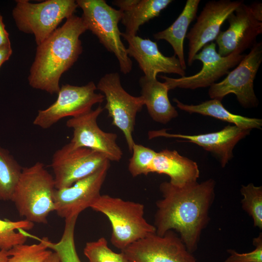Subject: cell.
<instances>
[{
	"label": "cell",
	"mask_w": 262,
	"mask_h": 262,
	"mask_svg": "<svg viewBox=\"0 0 262 262\" xmlns=\"http://www.w3.org/2000/svg\"><path fill=\"white\" fill-rule=\"evenodd\" d=\"M215 182L209 179L183 187L164 181L159 187L163 198L156 202V233L163 236L175 230L191 253L197 247L201 232L208 224L214 198Z\"/></svg>",
	"instance_id": "6da1fadb"
},
{
	"label": "cell",
	"mask_w": 262,
	"mask_h": 262,
	"mask_svg": "<svg viewBox=\"0 0 262 262\" xmlns=\"http://www.w3.org/2000/svg\"><path fill=\"white\" fill-rule=\"evenodd\" d=\"M86 30L82 18L73 15L38 45L28 78L29 85L51 95L58 94L61 76L82 52L80 36Z\"/></svg>",
	"instance_id": "7a4b0ae2"
},
{
	"label": "cell",
	"mask_w": 262,
	"mask_h": 262,
	"mask_svg": "<svg viewBox=\"0 0 262 262\" xmlns=\"http://www.w3.org/2000/svg\"><path fill=\"white\" fill-rule=\"evenodd\" d=\"M53 177L43 163L22 168L11 200L20 216L33 223L47 224L48 216L54 211L55 190Z\"/></svg>",
	"instance_id": "3957f363"
},
{
	"label": "cell",
	"mask_w": 262,
	"mask_h": 262,
	"mask_svg": "<svg viewBox=\"0 0 262 262\" xmlns=\"http://www.w3.org/2000/svg\"><path fill=\"white\" fill-rule=\"evenodd\" d=\"M90 208L109 219L112 227L111 242L121 250L156 233L154 226L144 217V205L141 203L100 195Z\"/></svg>",
	"instance_id": "277c9868"
},
{
	"label": "cell",
	"mask_w": 262,
	"mask_h": 262,
	"mask_svg": "<svg viewBox=\"0 0 262 262\" xmlns=\"http://www.w3.org/2000/svg\"><path fill=\"white\" fill-rule=\"evenodd\" d=\"M78 6L82 11V17L87 30L98 38L100 43L116 57L122 73H130L132 62L127 48L121 39L118 27L122 13L107 4L105 0H77Z\"/></svg>",
	"instance_id": "5b68a950"
},
{
	"label": "cell",
	"mask_w": 262,
	"mask_h": 262,
	"mask_svg": "<svg viewBox=\"0 0 262 262\" xmlns=\"http://www.w3.org/2000/svg\"><path fill=\"white\" fill-rule=\"evenodd\" d=\"M12 16L19 31L33 34L38 46L47 39L65 18L78 7L74 0H47L37 3L16 0Z\"/></svg>",
	"instance_id": "8992f818"
},
{
	"label": "cell",
	"mask_w": 262,
	"mask_h": 262,
	"mask_svg": "<svg viewBox=\"0 0 262 262\" xmlns=\"http://www.w3.org/2000/svg\"><path fill=\"white\" fill-rule=\"evenodd\" d=\"M97 89L103 93L106 100L104 109L112 119V125L120 129L125 136L129 150L131 152L135 143L132 132L136 114L144 105L141 96L129 94L122 87L117 72L107 73L102 77Z\"/></svg>",
	"instance_id": "52a82bcc"
},
{
	"label": "cell",
	"mask_w": 262,
	"mask_h": 262,
	"mask_svg": "<svg viewBox=\"0 0 262 262\" xmlns=\"http://www.w3.org/2000/svg\"><path fill=\"white\" fill-rule=\"evenodd\" d=\"M262 62V43L256 42L223 80L210 87L209 97L221 101L224 97L233 93L243 107H256L258 100L254 92L253 82Z\"/></svg>",
	"instance_id": "ba28073f"
},
{
	"label": "cell",
	"mask_w": 262,
	"mask_h": 262,
	"mask_svg": "<svg viewBox=\"0 0 262 262\" xmlns=\"http://www.w3.org/2000/svg\"><path fill=\"white\" fill-rule=\"evenodd\" d=\"M96 90L93 82L82 86L63 84L56 100L46 109L38 111L33 124L48 129L64 117H76L90 111L94 105L101 103L105 98L104 95L96 93Z\"/></svg>",
	"instance_id": "9c48e42d"
},
{
	"label": "cell",
	"mask_w": 262,
	"mask_h": 262,
	"mask_svg": "<svg viewBox=\"0 0 262 262\" xmlns=\"http://www.w3.org/2000/svg\"><path fill=\"white\" fill-rule=\"evenodd\" d=\"M108 161L101 153L86 147H74L69 142L52 156L51 166L55 188L71 186L98 170Z\"/></svg>",
	"instance_id": "30bf717a"
},
{
	"label": "cell",
	"mask_w": 262,
	"mask_h": 262,
	"mask_svg": "<svg viewBox=\"0 0 262 262\" xmlns=\"http://www.w3.org/2000/svg\"><path fill=\"white\" fill-rule=\"evenodd\" d=\"M121 251L129 262H197L173 230L163 236L150 234Z\"/></svg>",
	"instance_id": "8fae6325"
},
{
	"label": "cell",
	"mask_w": 262,
	"mask_h": 262,
	"mask_svg": "<svg viewBox=\"0 0 262 262\" xmlns=\"http://www.w3.org/2000/svg\"><path fill=\"white\" fill-rule=\"evenodd\" d=\"M244 56L234 52L222 56L216 50V44L211 42L203 47L194 57V61L199 60L202 63L201 70L197 73L179 78L165 76L160 77L164 80L169 90L176 88L196 89L210 87L221 77L228 74L230 69L237 66Z\"/></svg>",
	"instance_id": "7c38bea8"
},
{
	"label": "cell",
	"mask_w": 262,
	"mask_h": 262,
	"mask_svg": "<svg viewBox=\"0 0 262 262\" xmlns=\"http://www.w3.org/2000/svg\"><path fill=\"white\" fill-rule=\"evenodd\" d=\"M103 110L99 105L95 110L68 119L66 126L73 130L70 143L74 147H86L101 153L110 161L118 162L123 152L116 143V134L104 131L97 123Z\"/></svg>",
	"instance_id": "4fadbf2b"
},
{
	"label": "cell",
	"mask_w": 262,
	"mask_h": 262,
	"mask_svg": "<svg viewBox=\"0 0 262 262\" xmlns=\"http://www.w3.org/2000/svg\"><path fill=\"white\" fill-rule=\"evenodd\" d=\"M110 166L108 161L92 174L82 179L69 187L55 189L53 200L57 215L67 220L90 208L99 196L100 190Z\"/></svg>",
	"instance_id": "5bb4252c"
},
{
	"label": "cell",
	"mask_w": 262,
	"mask_h": 262,
	"mask_svg": "<svg viewBox=\"0 0 262 262\" xmlns=\"http://www.w3.org/2000/svg\"><path fill=\"white\" fill-rule=\"evenodd\" d=\"M243 2V0H219L205 4L186 35L188 40L189 66L193 64L195 56L203 47L215 40L224 22Z\"/></svg>",
	"instance_id": "9a60e30c"
},
{
	"label": "cell",
	"mask_w": 262,
	"mask_h": 262,
	"mask_svg": "<svg viewBox=\"0 0 262 262\" xmlns=\"http://www.w3.org/2000/svg\"><path fill=\"white\" fill-rule=\"evenodd\" d=\"M229 27L220 31L215 39L218 53L226 56L232 53H242L251 49L262 33V22L252 15L248 5L243 2L227 19Z\"/></svg>",
	"instance_id": "2e32d148"
},
{
	"label": "cell",
	"mask_w": 262,
	"mask_h": 262,
	"mask_svg": "<svg viewBox=\"0 0 262 262\" xmlns=\"http://www.w3.org/2000/svg\"><path fill=\"white\" fill-rule=\"evenodd\" d=\"M121 36L128 43L127 52L129 56L136 60L145 77L156 78L159 73L176 74L180 77L185 76V71L176 56L167 57L163 55L156 42L124 33H121Z\"/></svg>",
	"instance_id": "e0dca14e"
},
{
	"label": "cell",
	"mask_w": 262,
	"mask_h": 262,
	"mask_svg": "<svg viewBox=\"0 0 262 262\" xmlns=\"http://www.w3.org/2000/svg\"><path fill=\"white\" fill-rule=\"evenodd\" d=\"M250 130H243L235 125H228L214 132L197 135L172 134L165 130L149 131V139L158 137L177 138L186 140L184 142L196 144L205 150L214 154L224 167L233 157V149L238 142L249 134Z\"/></svg>",
	"instance_id": "ac0fdd59"
},
{
	"label": "cell",
	"mask_w": 262,
	"mask_h": 262,
	"mask_svg": "<svg viewBox=\"0 0 262 262\" xmlns=\"http://www.w3.org/2000/svg\"><path fill=\"white\" fill-rule=\"evenodd\" d=\"M150 173L166 175L171 184L180 187L197 182L199 176L195 162L167 149L156 152L148 169Z\"/></svg>",
	"instance_id": "d6986e66"
},
{
	"label": "cell",
	"mask_w": 262,
	"mask_h": 262,
	"mask_svg": "<svg viewBox=\"0 0 262 262\" xmlns=\"http://www.w3.org/2000/svg\"><path fill=\"white\" fill-rule=\"evenodd\" d=\"M172 0H116L113 4L119 8L121 23L125 27V33L136 35L140 27L158 16Z\"/></svg>",
	"instance_id": "ffe728a7"
},
{
	"label": "cell",
	"mask_w": 262,
	"mask_h": 262,
	"mask_svg": "<svg viewBox=\"0 0 262 262\" xmlns=\"http://www.w3.org/2000/svg\"><path fill=\"white\" fill-rule=\"evenodd\" d=\"M139 83L140 96L153 120L166 124L178 116L177 111L169 100V89L164 82L143 76L140 78Z\"/></svg>",
	"instance_id": "44dd1931"
},
{
	"label": "cell",
	"mask_w": 262,
	"mask_h": 262,
	"mask_svg": "<svg viewBox=\"0 0 262 262\" xmlns=\"http://www.w3.org/2000/svg\"><path fill=\"white\" fill-rule=\"evenodd\" d=\"M200 0H187L185 6L173 24L166 29L153 34L157 40H164L172 46L174 55L177 56L181 66L186 69L183 42L190 23L196 17Z\"/></svg>",
	"instance_id": "7402d4cb"
},
{
	"label": "cell",
	"mask_w": 262,
	"mask_h": 262,
	"mask_svg": "<svg viewBox=\"0 0 262 262\" xmlns=\"http://www.w3.org/2000/svg\"><path fill=\"white\" fill-rule=\"evenodd\" d=\"M173 100L181 110L190 114L197 113L212 116L232 123L243 130L251 131L252 129H261L262 126L261 119L249 118L232 114L224 107L221 100L217 99H212L197 105L185 104L176 98H173Z\"/></svg>",
	"instance_id": "603a6c76"
},
{
	"label": "cell",
	"mask_w": 262,
	"mask_h": 262,
	"mask_svg": "<svg viewBox=\"0 0 262 262\" xmlns=\"http://www.w3.org/2000/svg\"><path fill=\"white\" fill-rule=\"evenodd\" d=\"M22 168L10 152L0 146V200H11Z\"/></svg>",
	"instance_id": "cb8c5ba5"
},
{
	"label": "cell",
	"mask_w": 262,
	"mask_h": 262,
	"mask_svg": "<svg viewBox=\"0 0 262 262\" xmlns=\"http://www.w3.org/2000/svg\"><path fill=\"white\" fill-rule=\"evenodd\" d=\"M34 223L26 219L11 221L0 219V249L8 251L14 246L25 244L27 236L17 229L30 230Z\"/></svg>",
	"instance_id": "d4e9b609"
},
{
	"label": "cell",
	"mask_w": 262,
	"mask_h": 262,
	"mask_svg": "<svg viewBox=\"0 0 262 262\" xmlns=\"http://www.w3.org/2000/svg\"><path fill=\"white\" fill-rule=\"evenodd\" d=\"M240 192L243 196L241 200L243 209L253 219L255 227L262 229V187L253 183L242 185Z\"/></svg>",
	"instance_id": "484cf974"
},
{
	"label": "cell",
	"mask_w": 262,
	"mask_h": 262,
	"mask_svg": "<svg viewBox=\"0 0 262 262\" xmlns=\"http://www.w3.org/2000/svg\"><path fill=\"white\" fill-rule=\"evenodd\" d=\"M40 240L38 244H21L8 251V262H43L52 252Z\"/></svg>",
	"instance_id": "4316f807"
},
{
	"label": "cell",
	"mask_w": 262,
	"mask_h": 262,
	"mask_svg": "<svg viewBox=\"0 0 262 262\" xmlns=\"http://www.w3.org/2000/svg\"><path fill=\"white\" fill-rule=\"evenodd\" d=\"M83 253L88 262H129L122 252L116 253L111 250L103 237L86 243Z\"/></svg>",
	"instance_id": "83f0119b"
},
{
	"label": "cell",
	"mask_w": 262,
	"mask_h": 262,
	"mask_svg": "<svg viewBox=\"0 0 262 262\" xmlns=\"http://www.w3.org/2000/svg\"><path fill=\"white\" fill-rule=\"evenodd\" d=\"M75 228L72 225L65 226L60 240L53 243L49 240L45 241L48 248L55 252L60 262H82L78 255L74 240Z\"/></svg>",
	"instance_id": "f1b7e54d"
},
{
	"label": "cell",
	"mask_w": 262,
	"mask_h": 262,
	"mask_svg": "<svg viewBox=\"0 0 262 262\" xmlns=\"http://www.w3.org/2000/svg\"><path fill=\"white\" fill-rule=\"evenodd\" d=\"M132 155L128 166L131 175L135 177L141 175L148 174L149 167L156 155L153 149L134 143L132 148Z\"/></svg>",
	"instance_id": "f546056e"
},
{
	"label": "cell",
	"mask_w": 262,
	"mask_h": 262,
	"mask_svg": "<svg viewBox=\"0 0 262 262\" xmlns=\"http://www.w3.org/2000/svg\"><path fill=\"white\" fill-rule=\"evenodd\" d=\"M255 248L252 251L239 253L233 249H228L230 255L224 262H262V234L253 239Z\"/></svg>",
	"instance_id": "4dcf8cb0"
},
{
	"label": "cell",
	"mask_w": 262,
	"mask_h": 262,
	"mask_svg": "<svg viewBox=\"0 0 262 262\" xmlns=\"http://www.w3.org/2000/svg\"><path fill=\"white\" fill-rule=\"evenodd\" d=\"M11 46L9 33L5 28L2 16L0 14V47Z\"/></svg>",
	"instance_id": "1f68e13d"
},
{
	"label": "cell",
	"mask_w": 262,
	"mask_h": 262,
	"mask_svg": "<svg viewBox=\"0 0 262 262\" xmlns=\"http://www.w3.org/2000/svg\"><path fill=\"white\" fill-rule=\"evenodd\" d=\"M250 12L254 17L259 21L262 22V4L259 2H254L248 5Z\"/></svg>",
	"instance_id": "d6a6232c"
},
{
	"label": "cell",
	"mask_w": 262,
	"mask_h": 262,
	"mask_svg": "<svg viewBox=\"0 0 262 262\" xmlns=\"http://www.w3.org/2000/svg\"><path fill=\"white\" fill-rule=\"evenodd\" d=\"M12 54V49L11 46L0 47V67L9 59Z\"/></svg>",
	"instance_id": "836d02e7"
},
{
	"label": "cell",
	"mask_w": 262,
	"mask_h": 262,
	"mask_svg": "<svg viewBox=\"0 0 262 262\" xmlns=\"http://www.w3.org/2000/svg\"><path fill=\"white\" fill-rule=\"evenodd\" d=\"M43 262H60V261L57 254L52 251Z\"/></svg>",
	"instance_id": "e575fe53"
},
{
	"label": "cell",
	"mask_w": 262,
	"mask_h": 262,
	"mask_svg": "<svg viewBox=\"0 0 262 262\" xmlns=\"http://www.w3.org/2000/svg\"><path fill=\"white\" fill-rule=\"evenodd\" d=\"M9 257L8 251L0 249V262H8Z\"/></svg>",
	"instance_id": "d590c367"
}]
</instances>
